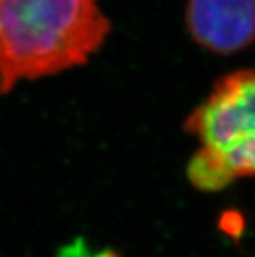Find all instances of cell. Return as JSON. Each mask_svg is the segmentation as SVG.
<instances>
[{
    "mask_svg": "<svg viewBox=\"0 0 255 257\" xmlns=\"http://www.w3.org/2000/svg\"><path fill=\"white\" fill-rule=\"evenodd\" d=\"M111 30L100 0H0V94L86 65Z\"/></svg>",
    "mask_w": 255,
    "mask_h": 257,
    "instance_id": "1",
    "label": "cell"
},
{
    "mask_svg": "<svg viewBox=\"0 0 255 257\" xmlns=\"http://www.w3.org/2000/svg\"><path fill=\"white\" fill-rule=\"evenodd\" d=\"M184 128L200 142L188 171L194 186L215 191L255 176V69L220 77Z\"/></svg>",
    "mask_w": 255,
    "mask_h": 257,
    "instance_id": "2",
    "label": "cell"
},
{
    "mask_svg": "<svg viewBox=\"0 0 255 257\" xmlns=\"http://www.w3.org/2000/svg\"><path fill=\"white\" fill-rule=\"evenodd\" d=\"M191 39L214 54H235L255 43V0H188Z\"/></svg>",
    "mask_w": 255,
    "mask_h": 257,
    "instance_id": "3",
    "label": "cell"
}]
</instances>
